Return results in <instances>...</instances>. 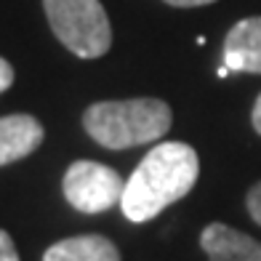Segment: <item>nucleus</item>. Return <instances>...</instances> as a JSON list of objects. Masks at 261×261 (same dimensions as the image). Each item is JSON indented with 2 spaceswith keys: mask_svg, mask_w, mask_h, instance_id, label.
Returning a JSON list of instances; mask_svg holds the SVG:
<instances>
[{
  "mask_svg": "<svg viewBox=\"0 0 261 261\" xmlns=\"http://www.w3.org/2000/svg\"><path fill=\"white\" fill-rule=\"evenodd\" d=\"M200 176L197 152L184 141H163L152 147L136 171L128 176L120 208L134 224L152 221L168 205L192 192Z\"/></svg>",
  "mask_w": 261,
  "mask_h": 261,
  "instance_id": "1",
  "label": "nucleus"
},
{
  "mask_svg": "<svg viewBox=\"0 0 261 261\" xmlns=\"http://www.w3.org/2000/svg\"><path fill=\"white\" fill-rule=\"evenodd\" d=\"M173 112L163 99L139 96L120 101H96L83 112L86 134L107 149H130L165 136Z\"/></svg>",
  "mask_w": 261,
  "mask_h": 261,
  "instance_id": "2",
  "label": "nucleus"
},
{
  "mask_svg": "<svg viewBox=\"0 0 261 261\" xmlns=\"http://www.w3.org/2000/svg\"><path fill=\"white\" fill-rule=\"evenodd\" d=\"M56 40L80 59H99L112 45V27L99 0H43Z\"/></svg>",
  "mask_w": 261,
  "mask_h": 261,
  "instance_id": "3",
  "label": "nucleus"
},
{
  "mask_svg": "<svg viewBox=\"0 0 261 261\" xmlns=\"http://www.w3.org/2000/svg\"><path fill=\"white\" fill-rule=\"evenodd\" d=\"M125 181L115 168L96 160H75L64 171V200L80 213H101L120 203Z\"/></svg>",
  "mask_w": 261,
  "mask_h": 261,
  "instance_id": "4",
  "label": "nucleus"
},
{
  "mask_svg": "<svg viewBox=\"0 0 261 261\" xmlns=\"http://www.w3.org/2000/svg\"><path fill=\"white\" fill-rule=\"evenodd\" d=\"M45 130L35 115L16 112L0 117V165H11L30 158L43 144Z\"/></svg>",
  "mask_w": 261,
  "mask_h": 261,
  "instance_id": "5",
  "label": "nucleus"
},
{
  "mask_svg": "<svg viewBox=\"0 0 261 261\" xmlns=\"http://www.w3.org/2000/svg\"><path fill=\"white\" fill-rule=\"evenodd\" d=\"M224 64L229 72L261 75V16L243 19L224 38Z\"/></svg>",
  "mask_w": 261,
  "mask_h": 261,
  "instance_id": "6",
  "label": "nucleus"
},
{
  "mask_svg": "<svg viewBox=\"0 0 261 261\" xmlns=\"http://www.w3.org/2000/svg\"><path fill=\"white\" fill-rule=\"evenodd\" d=\"M208 261H261V243L234 227L213 221L200 234Z\"/></svg>",
  "mask_w": 261,
  "mask_h": 261,
  "instance_id": "7",
  "label": "nucleus"
},
{
  "mask_svg": "<svg viewBox=\"0 0 261 261\" xmlns=\"http://www.w3.org/2000/svg\"><path fill=\"white\" fill-rule=\"evenodd\" d=\"M43 261H120V251L104 234H77L54 243Z\"/></svg>",
  "mask_w": 261,
  "mask_h": 261,
  "instance_id": "8",
  "label": "nucleus"
},
{
  "mask_svg": "<svg viewBox=\"0 0 261 261\" xmlns=\"http://www.w3.org/2000/svg\"><path fill=\"white\" fill-rule=\"evenodd\" d=\"M245 208H248V213H251V219L261 227V181H256L251 187V192H248V197H245Z\"/></svg>",
  "mask_w": 261,
  "mask_h": 261,
  "instance_id": "9",
  "label": "nucleus"
},
{
  "mask_svg": "<svg viewBox=\"0 0 261 261\" xmlns=\"http://www.w3.org/2000/svg\"><path fill=\"white\" fill-rule=\"evenodd\" d=\"M0 261H19L16 243L11 240V234L6 229H0Z\"/></svg>",
  "mask_w": 261,
  "mask_h": 261,
  "instance_id": "10",
  "label": "nucleus"
},
{
  "mask_svg": "<svg viewBox=\"0 0 261 261\" xmlns=\"http://www.w3.org/2000/svg\"><path fill=\"white\" fill-rule=\"evenodd\" d=\"M11 86H14V67H11V62H6V59L0 56V93L8 91Z\"/></svg>",
  "mask_w": 261,
  "mask_h": 261,
  "instance_id": "11",
  "label": "nucleus"
},
{
  "mask_svg": "<svg viewBox=\"0 0 261 261\" xmlns=\"http://www.w3.org/2000/svg\"><path fill=\"white\" fill-rule=\"evenodd\" d=\"M173 8H197V6H208V3H216V0H163Z\"/></svg>",
  "mask_w": 261,
  "mask_h": 261,
  "instance_id": "12",
  "label": "nucleus"
},
{
  "mask_svg": "<svg viewBox=\"0 0 261 261\" xmlns=\"http://www.w3.org/2000/svg\"><path fill=\"white\" fill-rule=\"evenodd\" d=\"M251 123H253V128H256V134L261 136V93H258V99H256V104H253V112H251Z\"/></svg>",
  "mask_w": 261,
  "mask_h": 261,
  "instance_id": "13",
  "label": "nucleus"
}]
</instances>
